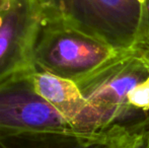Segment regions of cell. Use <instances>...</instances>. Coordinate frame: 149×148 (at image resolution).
<instances>
[{"label": "cell", "instance_id": "2", "mask_svg": "<svg viewBox=\"0 0 149 148\" xmlns=\"http://www.w3.org/2000/svg\"><path fill=\"white\" fill-rule=\"evenodd\" d=\"M45 19L55 20L109 44L133 49L142 5L137 0H41Z\"/></svg>", "mask_w": 149, "mask_h": 148}, {"label": "cell", "instance_id": "8", "mask_svg": "<svg viewBox=\"0 0 149 148\" xmlns=\"http://www.w3.org/2000/svg\"><path fill=\"white\" fill-rule=\"evenodd\" d=\"M141 5L142 13L139 34L133 50L149 62V0H145Z\"/></svg>", "mask_w": 149, "mask_h": 148}, {"label": "cell", "instance_id": "4", "mask_svg": "<svg viewBox=\"0 0 149 148\" xmlns=\"http://www.w3.org/2000/svg\"><path fill=\"white\" fill-rule=\"evenodd\" d=\"M41 0H3L0 10V85L33 72L44 22Z\"/></svg>", "mask_w": 149, "mask_h": 148}, {"label": "cell", "instance_id": "6", "mask_svg": "<svg viewBox=\"0 0 149 148\" xmlns=\"http://www.w3.org/2000/svg\"><path fill=\"white\" fill-rule=\"evenodd\" d=\"M128 134L129 131L121 127L90 133L0 130V148H121Z\"/></svg>", "mask_w": 149, "mask_h": 148}, {"label": "cell", "instance_id": "9", "mask_svg": "<svg viewBox=\"0 0 149 148\" xmlns=\"http://www.w3.org/2000/svg\"><path fill=\"white\" fill-rule=\"evenodd\" d=\"M121 148H149V125L130 133Z\"/></svg>", "mask_w": 149, "mask_h": 148}, {"label": "cell", "instance_id": "10", "mask_svg": "<svg viewBox=\"0 0 149 148\" xmlns=\"http://www.w3.org/2000/svg\"><path fill=\"white\" fill-rule=\"evenodd\" d=\"M2 4H3V0H0V10H1V7H2Z\"/></svg>", "mask_w": 149, "mask_h": 148}, {"label": "cell", "instance_id": "5", "mask_svg": "<svg viewBox=\"0 0 149 148\" xmlns=\"http://www.w3.org/2000/svg\"><path fill=\"white\" fill-rule=\"evenodd\" d=\"M31 73L0 85V130L16 133L76 132L64 115L36 90Z\"/></svg>", "mask_w": 149, "mask_h": 148}, {"label": "cell", "instance_id": "1", "mask_svg": "<svg viewBox=\"0 0 149 148\" xmlns=\"http://www.w3.org/2000/svg\"><path fill=\"white\" fill-rule=\"evenodd\" d=\"M149 77V62L133 49L126 50L76 83L85 107L73 128L76 132L106 131L115 127L137 131L148 126L130 107L128 95Z\"/></svg>", "mask_w": 149, "mask_h": 148}, {"label": "cell", "instance_id": "3", "mask_svg": "<svg viewBox=\"0 0 149 148\" xmlns=\"http://www.w3.org/2000/svg\"><path fill=\"white\" fill-rule=\"evenodd\" d=\"M122 52L80 31L44 18L35 49V64L41 71L77 83Z\"/></svg>", "mask_w": 149, "mask_h": 148}, {"label": "cell", "instance_id": "11", "mask_svg": "<svg viewBox=\"0 0 149 148\" xmlns=\"http://www.w3.org/2000/svg\"><path fill=\"white\" fill-rule=\"evenodd\" d=\"M137 1L139 2V3H141V4H142V3H143L144 1H145V0H137Z\"/></svg>", "mask_w": 149, "mask_h": 148}, {"label": "cell", "instance_id": "7", "mask_svg": "<svg viewBox=\"0 0 149 148\" xmlns=\"http://www.w3.org/2000/svg\"><path fill=\"white\" fill-rule=\"evenodd\" d=\"M31 76L39 94L62 113L73 127L85 107L84 99L76 83L39 69H36Z\"/></svg>", "mask_w": 149, "mask_h": 148}]
</instances>
